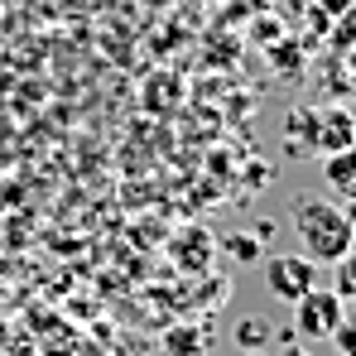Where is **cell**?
Returning <instances> with one entry per match:
<instances>
[{
	"label": "cell",
	"instance_id": "obj_11",
	"mask_svg": "<svg viewBox=\"0 0 356 356\" xmlns=\"http://www.w3.org/2000/svg\"><path fill=\"white\" fill-rule=\"evenodd\" d=\"M280 356H313V352H308L303 342H294V337H284V352H280Z\"/></svg>",
	"mask_w": 356,
	"mask_h": 356
},
{
	"label": "cell",
	"instance_id": "obj_7",
	"mask_svg": "<svg viewBox=\"0 0 356 356\" xmlns=\"http://www.w3.org/2000/svg\"><path fill=\"white\" fill-rule=\"evenodd\" d=\"M270 337H275V323L260 318V313H245V318H236V327H232V342H236L241 352H265Z\"/></svg>",
	"mask_w": 356,
	"mask_h": 356
},
{
	"label": "cell",
	"instance_id": "obj_1",
	"mask_svg": "<svg viewBox=\"0 0 356 356\" xmlns=\"http://www.w3.org/2000/svg\"><path fill=\"white\" fill-rule=\"evenodd\" d=\"M289 222H294L298 250H303L313 265H337L356 245V222L332 202V197H294Z\"/></svg>",
	"mask_w": 356,
	"mask_h": 356
},
{
	"label": "cell",
	"instance_id": "obj_3",
	"mask_svg": "<svg viewBox=\"0 0 356 356\" xmlns=\"http://www.w3.org/2000/svg\"><path fill=\"white\" fill-rule=\"evenodd\" d=\"M342 318H347V303L337 298V289H318V284H313V289L294 303V332L303 342H327Z\"/></svg>",
	"mask_w": 356,
	"mask_h": 356
},
{
	"label": "cell",
	"instance_id": "obj_10",
	"mask_svg": "<svg viewBox=\"0 0 356 356\" xmlns=\"http://www.w3.org/2000/svg\"><path fill=\"white\" fill-rule=\"evenodd\" d=\"M332 347H337L342 356H356V313H352V318H342V323L332 327Z\"/></svg>",
	"mask_w": 356,
	"mask_h": 356
},
{
	"label": "cell",
	"instance_id": "obj_5",
	"mask_svg": "<svg viewBox=\"0 0 356 356\" xmlns=\"http://www.w3.org/2000/svg\"><path fill=\"white\" fill-rule=\"evenodd\" d=\"M323 183H327V193H332V197L356 202V145L323 154Z\"/></svg>",
	"mask_w": 356,
	"mask_h": 356
},
{
	"label": "cell",
	"instance_id": "obj_6",
	"mask_svg": "<svg viewBox=\"0 0 356 356\" xmlns=\"http://www.w3.org/2000/svg\"><path fill=\"white\" fill-rule=\"evenodd\" d=\"M284 145L294 159H313L318 154V106H298L294 116L284 120Z\"/></svg>",
	"mask_w": 356,
	"mask_h": 356
},
{
	"label": "cell",
	"instance_id": "obj_8",
	"mask_svg": "<svg viewBox=\"0 0 356 356\" xmlns=\"http://www.w3.org/2000/svg\"><path fill=\"white\" fill-rule=\"evenodd\" d=\"M332 289H337L342 303H356V245L332 265Z\"/></svg>",
	"mask_w": 356,
	"mask_h": 356
},
{
	"label": "cell",
	"instance_id": "obj_4",
	"mask_svg": "<svg viewBox=\"0 0 356 356\" xmlns=\"http://www.w3.org/2000/svg\"><path fill=\"white\" fill-rule=\"evenodd\" d=\"M356 145V116L342 106H318V154Z\"/></svg>",
	"mask_w": 356,
	"mask_h": 356
},
{
	"label": "cell",
	"instance_id": "obj_2",
	"mask_svg": "<svg viewBox=\"0 0 356 356\" xmlns=\"http://www.w3.org/2000/svg\"><path fill=\"white\" fill-rule=\"evenodd\" d=\"M260 280H265V294L280 298V303H298L318 284V265L303 255V250H289V255H270L260 265Z\"/></svg>",
	"mask_w": 356,
	"mask_h": 356
},
{
	"label": "cell",
	"instance_id": "obj_12",
	"mask_svg": "<svg viewBox=\"0 0 356 356\" xmlns=\"http://www.w3.org/2000/svg\"><path fill=\"white\" fill-rule=\"evenodd\" d=\"M250 356H260V352H250Z\"/></svg>",
	"mask_w": 356,
	"mask_h": 356
},
{
	"label": "cell",
	"instance_id": "obj_9",
	"mask_svg": "<svg viewBox=\"0 0 356 356\" xmlns=\"http://www.w3.org/2000/svg\"><path fill=\"white\" fill-rule=\"evenodd\" d=\"M227 250L236 255L241 265H255L260 260V236H227Z\"/></svg>",
	"mask_w": 356,
	"mask_h": 356
}]
</instances>
